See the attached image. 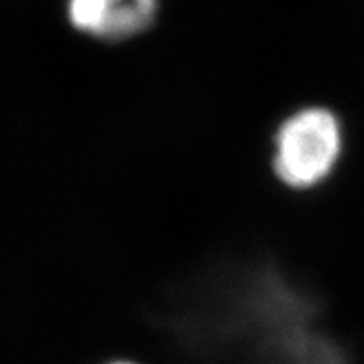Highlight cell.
Returning a JSON list of instances; mask_svg holds the SVG:
<instances>
[{
	"label": "cell",
	"mask_w": 364,
	"mask_h": 364,
	"mask_svg": "<svg viewBox=\"0 0 364 364\" xmlns=\"http://www.w3.org/2000/svg\"><path fill=\"white\" fill-rule=\"evenodd\" d=\"M342 153V129L327 108L296 112L275 134L273 169L283 184L307 190L333 171Z\"/></svg>",
	"instance_id": "6da1fadb"
},
{
	"label": "cell",
	"mask_w": 364,
	"mask_h": 364,
	"mask_svg": "<svg viewBox=\"0 0 364 364\" xmlns=\"http://www.w3.org/2000/svg\"><path fill=\"white\" fill-rule=\"evenodd\" d=\"M159 0H69L68 17L78 32L105 41L134 38L151 26Z\"/></svg>",
	"instance_id": "7a4b0ae2"
},
{
	"label": "cell",
	"mask_w": 364,
	"mask_h": 364,
	"mask_svg": "<svg viewBox=\"0 0 364 364\" xmlns=\"http://www.w3.org/2000/svg\"><path fill=\"white\" fill-rule=\"evenodd\" d=\"M102 364H141V363H136L132 359H112V360H106Z\"/></svg>",
	"instance_id": "3957f363"
}]
</instances>
